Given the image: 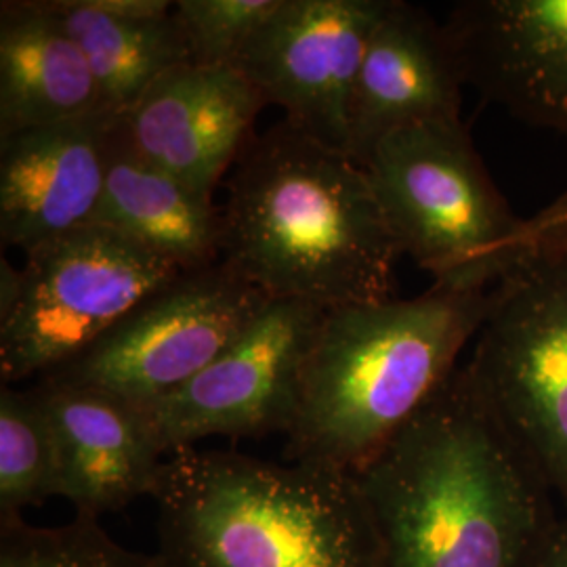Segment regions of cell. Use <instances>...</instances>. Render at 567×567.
I'll use <instances>...</instances> for the list:
<instances>
[{
    "label": "cell",
    "instance_id": "ffe728a7",
    "mask_svg": "<svg viewBox=\"0 0 567 567\" xmlns=\"http://www.w3.org/2000/svg\"><path fill=\"white\" fill-rule=\"evenodd\" d=\"M0 567H168L158 553L116 543L100 519L39 527L25 519L0 524Z\"/></svg>",
    "mask_w": 567,
    "mask_h": 567
},
{
    "label": "cell",
    "instance_id": "277c9868",
    "mask_svg": "<svg viewBox=\"0 0 567 567\" xmlns=\"http://www.w3.org/2000/svg\"><path fill=\"white\" fill-rule=\"evenodd\" d=\"M168 567H385L353 473L187 447L152 494Z\"/></svg>",
    "mask_w": 567,
    "mask_h": 567
},
{
    "label": "cell",
    "instance_id": "4fadbf2b",
    "mask_svg": "<svg viewBox=\"0 0 567 567\" xmlns=\"http://www.w3.org/2000/svg\"><path fill=\"white\" fill-rule=\"evenodd\" d=\"M118 114L97 112L0 140V240L23 252L93 224Z\"/></svg>",
    "mask_w": 567,
    "mask_h": 567
},
{
    "label": "cell",
    "instance_id": "9c48e42d",
    "mask_svg": "<svg viewBox=\"0 0 567 567\" xmlns=\"http://www.w3.org/2000/svg\"><path fill=\"white\" fill-rule=\"evenodd\" d=\"M324 311L303 301L271 299L198 377L142 408L164 456L208 437L286 435Z\"/></svg>",
    "mask_w": 567,
    "mask_h": 567
},
{
    "label": "cell",
    "instance_id": "7a4b0ae2",
    "mask_svg": "<svg viewBox=\"0 0 567 567\" xmlns=\"http://www.w3.org/2000/svg\"><path fill=\"white\" fill-rule=\"evenodd\" d=\"M224 261L269 299L322 309L391 299L402 257L364 166L290 122L234 164Z\"/></svg>",
    "mask_w": 567,
    "mask_h": 567
},
{
    "label": "cell",
    "instance_id": "ba28073f",
    "mask_svg": "<svg viewBox=\"0 0 567 567\" xmlns=\"http://www.w3.org/2000/svg\"><path fill=\"white\" fill-rule=\"evenodd\" d=\"M269 301L224 261L182 271L135 305L97 343L47 377L145 408L198 377Z\"/></svg>",
    "mask_w": 567,
    "mask_h": 567
},
{
    "label": "cell",
    "instance_id": "5bb4252c",
    "mask_svg": "<svg viewBox=\"0 0 567 567\" xmlns=\"http://www.w3.org/2000/svg\"><path fill=\"white\" fill-rule=\"evenodd\" d=\"M463 84L444 23L423 7L393 0L358 74L347 156L364 166L398 131L463 121Z\"/></svg>",
    "mask_w": 567,
    "mask_h": 567
},
{
    "label": "cell",
    "instance_id": "7c38bea8",
    "mask_svg": "<svg viewBox=\"0 0 567 567\" xmlns=\"http://www.w3.org/2000/svg\"><path fill=\"white\" fill-rule=\"evenodd\" d=\"M265 105L236 68L182 63L118 114V124L143 161L213 196L255 137Z\"/></svg>",
    "mask_w": 567,
    "mask_h": 567
},
{
    "label": "cell",
    "instance_id": "3957f363",
    "mask_svg": "<svg viewBox=\"0 0 567 567\" xmlns=\"http://www.w3.org/2000/svg\"><path fill=\"white\" fill-rule=\"evenodd\" d=\"M489 292L431 286L414 299L326 309L305 360L284 458L355 473L458 368Z\"/></svg>",
    "mask_w": 567,
    "mask_h": 567
},
{
    "label": "cell",
    "instance_id": "d6986e66",
    "mask_svg": "<svg viewBox=\"0 0 567 567\" xmlns=\"http://www.w3.org/2000/svg\"><path fill=\"white\" fill-rule=\"evenodd\" d=\"M58 496V450L41 389L0 386V524Z\"/></svg>",
    "mask_w": 567,
    "mask_h": 567
},
{
    "label": "cell",
    "instance_id": "ac0fdd59",
    "mask_svg": "<svg viewBox=\"0 0 567 567\" xmlns=\"http://www.w3.org/2000/svg\"><path fill=\"white\" fill-rule=\"evenodd\" d=\"M63 28L81 47L103 103L122 114L168 70L189 63L182 25L175 16L156 20L116 18L86 0H49Z\"/></svg>",
    "mask_w": 567,
    "mask_h": 567
},
{
    "label": "cell",
    "instance_id": "9a60e30c",
    "mask_svg": "<svg viewBox=\"0 0 567 567\" xmlns=\"http://www.w3.org/2000/svg\"><path fill=\"white\" fill-rule=\"evenodd\" d=\"M58 450V496L76 515L102 519L154 494L164 452L142 408L93 386L42 377Z\"/></svg>",
    "mask_w": 567,
    "mask_h": 567
},
{
    "label": "cell",
    "instance_id": "603a6c76",
    "mask_svg": "<svg viewBox=\"0 0 567 567\" xmlns=\"http://www.w3.org/2000/svg\"><path fill=\"white\" fill-rule=\"evenodd\" d=\"M522 567H567V513L550 526Z\"/></svg>",
    "mask_w": 567,
    "mask_h": 567
},
{
    "label": "cell",
    "instance_id": "44dd1931",
    "mask_svg": "<svg viewBox=\"0 0 567 567\" xmlns=\"http://www.w3.org/2000/svg\"><path fill=\"white\" fill-rule=\"evenodd\" d=\"M278 4L280 0H177L173 16L182 25L189 63L231 68Z\"/></svg>",
    "mask_w": 567,
    "mask_h": 567
},
{
    "label": "cell",
    "instance_id": "8fae6325",
    "mask_svg": "<svg viewBox=\"0 0 567 567\" xmlns=\"http://www.w3.org/2000/svg\"><path fill=\"white\" fill-rule=\"evenodd\" d=\"M444 30L465 84L567 140V0H465Z\"/></svg>",
    "mask_w": 567,
    "mask_h": 567
},
{
    "label": "cell",
    "instance_id": "7402d4cb",
    "mask_svg": "<svg viewBox=\"0 0 567 567\" xmlns=\"http://www.w3.org/2000/svg\"><path fill=\"white\" fill-rule=\"evenodd\" d=\"M524 252H540L567 261V189L555 203L527 219Z\"/></svg>",
    "mask_w": 567,
    "mask_h": 567
},
{
    "label": "cell",
    "instance_id": "2e32d148",
    "mask_svg": "<svg viewBox=\"0 0 567 567\" xmlns=\"http://www.w3.org/2000/svg\"><path fill=\"white\" fill-rule=\"evenodd\" d=\"M97 112L100 84L51 2H0V140Z\"/></svg>",
    "mask_w": 567,
    "mask_h": 567
},
{
    "label": "cell",
    "instance_id": "cb8c5ba5",
    "mask_svg": "<svg viewBox=\"0 0 567 567\" xmlns=\"http://www.w3.org/2000/svg\"><path fill=\"white\" fill-rule=\"evenodd\" d=\"M23 290V269L9 264L4 257L0 261V322H4L20 303Z\"/></svg>",
    "mask_w": 567,
    "mask_h": 567
},
{
    "label": "cell",
    "instance_id": "5b68a950",
    "mask_svg": "<svg viewBox=\"0 0 567 567\" xmlns=\"http://www.w3.org/2000/svg\"><path fill=\"white\" fill-rule=\"evenodd\" d=\"M402 255L433 286L492 290L519 264L527 219L492 182L463 121L398 131L364 164Z\"/></svg>",
    "mask_w": 567,
    "mask_h": 567
},
{
    "label": "cell",
    "instance_id": "6da1fadb",
    "mask_svg": "<svg viewBox=\"0 0 567 567\" xmlns=\"http://www.w3.org/2000/svg\"><path fill=\"white\" fill-rule=\"evenodd\" d=\"M353 475L385 567H522L564 513L466 364Z\"/></svg>",
    "mask_w": 567,
    "mask_h": 567
},
{
    "label": "cell",
    "instance_id": "e0dca14e",
    "mask_svg": "<svg viewBox=\"0 0 567 567\" xmlns=\"http://www.w3.org/2000/svg\"><path fill=\"white\" fill-rule=\"evenodd\" d=\"M93 224L121 231L179 271L221 264L224 215L213 196L143 161L122 135L118 116L110 135L105 185Z\"/></svg>",
    "mask_w": 567,
    "mask_h": 567
},
{
    "label": "cell",
    "instance_id": "52a82bcc",
    "mask_svg": "<svg viewBox=\"0 0 567 567\" xmlns=\"http://www.w3.org/2000/svg\"><path fill=\"white\" fill-rule=\"evenodd\" d=\"M466 365L567 513V261L524 252L489 292Z\"/></svg>",
    "mask_w": 567,
    "mask_h": 567
},
{
    "label": "cell",
    "instance_id": "8992f818",
    "mask_svg": "<svg viewBox=\"0 0 567 567\" xmlns=\"http://www.w3.org/2000/svg\"><path fill=\"white\" fill-rule=\"evenodd\" d=\"M23 290L0 322V381L42 379L79 358L182 274L121 231L89 224L25 252Z\"/></svg>",
    "mask_w": 567,
    "mask_h": 567
},
{
    "label": "cell",
    "instance_id": "30bf717a",
    "mask_svg": "<svg viewBox=\"0 0 567 567\" xmlns=\"http://www.w3.org/2000/svg\"><path fill=\"white\" fill-rule=\"evenodd\" d=\"M393 0H280L234 61L284 121L347 154L368 42Z\"/></svg>",
    "mask_w": 567,
    "mask_h": 567
}]
</instances>
